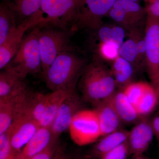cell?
Listing matches in <instances>:
<instances>
[{"mask_svg":"<svg viewBox=\"0 0 159 159\" xmlns=\"http://www.w3.org/2000/svg\"><path fill=\"white\" fill-rule=\"evenodd\" d=\"M119 56L130 62L136 71L142 70L139 62L137 46L134 40L130 37L124 41L119 50Z\"/></svg>","mask_w":159,"mask_h":159,"instance_id":"cell-27","label":"cell"},{"mask_svg":"<svg viewBox=\"0 0 159 159\" xmlns=\"http://www.w3.org/2000/svg\"><path fill=\"white\" fill-rule=\"evenodd\" d=\"M98 116L102 137L121 129L122 123L110 98L94 105Z\"/></svg>","mask_w":159,"mask_h":159,"instance_id":"cell-15","label":"cell"},{"mask_svg":"<svg viewBox=\"0 0 159 159\" xmlns=\"http://www.w3.org/2000/svg\"><path fill=\"white\" fill-rule=\"evenodd\" d=\"M151 122L154 134L159 142V112L154 117Z\"/></svg>","mask_w":159,"mask_h":159,"instance_id":"cell-34","label":"cell"},{"mask_svg":"<svg viewBox=\"0 0 159 159\" xmlns=\"http://www.w3.org/2000/svg\"><path fill=\"white\" fill-rule=\"evenodd\" d=\"M117 0H80L76 20L71 28L75 32L81 29L95 30L103 25Z\"/></svg>","mask_w":159,"mask_h":159,"instance_id":"cell-7","label":"cell"},{"mask_svg":"<svg viewBox=\"0 0 159 159\" xmlns=\"http://www.w3.org/2000/svg\"><path fill=\"white\" fill-rule=\"evenodd\" d=\"M129 1H132V2H135L140 3V2H141L143 0H129Z\"/></svg>","mask_w":159,"mask_h":159,"instance_id":"cell-37","label":"cell"},{"mask_svg":"<svg viewBox=\"0 0 159 159\" xmlns=\"http://www.w3.org/2000/svg\"><path fill=\"white\" fill-rule=\"evenodd\" d=\"M140 156H141V155L138 156L133 157V159H141V157H140Z\"/></svg>","mask_w":159,"mask_h":159,"instance_id":"cell-39","label":"cell"},{"mask_svg":"<svg viewBox=\"0 0 159 159\" xmlns=\"http://www.w3.org/2000/svg\"><path fill=\"white\" fill-rule=\"evenodd\" d=\"M159 95L155 88L149 84L135 108L140 118H144L152 112L157 105Z\"/></svg>","mask_w":159,"mask_h":159,"instance_id":"cell-25","label":"cell"},{"mask_svg":"<svg viewBox=\"0 0 159 159\" xmlns=\"http://www.w3.org/2000/svg\"><path fill=\"white\" fill-rule=\"evenodd\" d=\"M0 159H14L8 131L0 134Z\"/></svg>","mask_w":159,"mask_h":159,"instance_id":"cell-31","label":"cell"},{"mask_svg":"<svg viewBox=\"0 0 159 159\" xmlns=\"http://www.w3.org/2000/svg\"><path fill=\"white\" fill-rule=\"evenodd\" d=\"M16 100H0V134L7 131L14 120Z\"/></svg>","mask_w":159,"mask_h":159,"instance_id":"cell-26","label":"cell"},{"mask_svg":"<svg viewBox=\"0 0 159 159\" xmlns=\"http://www.w3.org/2000/svg\"><path fill=\"white\" fill-rule=\"evenodd\" d=\"M145 27H140L127 31L126 35L133 39L136 43L139 62L142 68L145 69L146 58V43Z\"/></svg>","mask_w":159,"mask_h":159,"instance_id":"cell-28","label":"cell"},{"mask_svg":"<svg viewBox=\"0 0 159 159\" xmlns=\"http://www.w3.org/2000/svg\"><path fill=\"white\" fill-rule=\"evenodd\" d=\"M76 89L52 91L47 94L45 111L40 126L51 127L63 102Z\"/></svg>","mask_w":159,"mask_h":159,"instance_id":"cell-20","label":"cell"},{"mask_svg":"<svg viewBox=\"0 0 159 159\" xmlns=\"http://www.w3.org/2000/svg\"><path fill=\"white\" fill-rule=\"evenodd\" d=\"M154 136L151 122L141 118L129 130L128 142L130 155H142L148 149Z\"/></svg>","mask_w":159,"mask_h":159,"instance_id":"cell-13","label":"cell"},{"mask_svg":"<svg viewBox=\"0 0 159 159\" xmlns=\"http://www.w3.org/2000/svg\"><path fill=\"white\" fill-rule=\"evenodd\" d=\"M110 99L122 123L128 124L136 123L141 119L135 107L122 90L116 91Z\"/></svg>","mask_w":159,"mask_h":159,"instance_id":"cell-18","label":"cell"},{"mask_svg":"<svg viewBox=\"0 0 159 159\" xmlns=\"http://www.w3.org/2000/svg\"><path fill=\"white\" fill-rule=\"evenodd\" d=\"M73 142L84 146L97 142L102 137L98 116L95 110H83L76 114L69 128Z\"/></svg>","mask_w":159,"mask_h":159,"instance_id":"cell-6","label":"cell"},{"mask_svg":"<svg viewBox=\"0 0 159 159\" xmlns=\"http://www.w3.org/2000/svg\"><path fill=\"white\" fill-rule=\"evenodd\" d=\"M130 155L127 141L107 152L100 159H127Z\"/></svg>","mask_w":159,"mask_h":159,"instance_id":"cell-30","label":"cell"},{"mask_svg":"<svg viewBox=\"0 0 159 159\" xmlns=\"http://www.w3.org/2000/svg\"><path fill=\"white\" fill-rule=\"evenodd\" d=\"M93 31L89 39V44L112 42L121 47L126 35V30L121 26L114 25H103Z\"/></svg>","mask_w":159,"mask_h":159,"instance_id":"cell-17","label":"cell"},{"mask_svg":"<svg viewBox=\"0 0 159 159\" xmlns=\"http://www.w3.org/2000/svg\"><path fill=\"white\" fill-rule=\"evenodd\" d=\"M79 2L80 0H43L38 11L41 19L38 26L71 29L76 20Z\"/></svg>","mask_w":159,"mask_h":159,"instance_id":"cell-5","label":"cell"},{"mask_svg":"<svg viewBox=\"0 0 159 159\" xmlns=\"http://www.w3.org/2000/svg\"><path fill=\"white\" fill-rule=\"evenodd\" d=\"M16 17L15 13L6 2L0 6V45L15 30Z\"/></svg>","mask_w":159,"mask_h":159,"instance_id":"cell-23","label":"cell"},{"mask_svg":"<svg viewBox=\"0 0 159 159\" xmlns=\"http://www.w3.org/2000/svg\"><path fill=\"white\" fill-rule=\"evenodd\" d=\"M25 78L11 69L0 74V100H14L29 90Z\"/></svg>","mask_w":159,"mask_h":159,"instance_id":"cell-14","label":"cell"},{"mask_svg":"<svg viewBox=\"0 0 159 159\" xmlns=\"http://www.w3.org/2000/svg\"><path fill=\"white\" fill-rule=\"evenodd\" d=\"M110 70L117 88L120 89L132 82L134 74L136 72L130 62L120 56L111 63Z\"/></svg>","mask_w":159,"mask_h":159,"instance_id":"cell-21","label":"cell"},{"mask_svg":"<svg viewBox=\"0 0 159 159\" xmlns=\"http://www.w3.org/2000/svg\"><path fill=\"white\" fill-rule=\"evenodd\" d=\"M87 64V60L74 51H65L58 55L42 77L52 91L76 89Z\"/></svg>","mask_w":159,"mask_h":159,"instance_id":"cell-2","label":"cell"},{"mask_svg":"<svg viewBox=\"0 0 159 159\" xmlns=\"http://www.w3.org/2000/svg\"><path fill=\"white\" fill-rule=\"evenodd\" d=\"M41 23L38 12L23 20L0 45V69L4 70L16 54L24 39L25 33Z\"/></svg>","mask_w":159,"mask_h":159,"instance_id":"cell-10","label":"cell"},{"mask_svg":"<svg viewBox=\"0 0 159 159\" xmlns=\"http://www.w3.org/2000/svg\"><path fill=\"white\" fill-rule=\"evenodd\" d=\"M155 89H156L157 92V93H158L159 95V83L158 84L157 86V87Z\"/></svg>","mask_w":159,"mask_h":159,"instance_id":"cell-38","label":"cell"},{"mask_svg":"<svg viewBox=\"0 0 159 159\" xmlns=\"http://www.w3.org/2000/svg\"><path fill=\"white\" fill-rule=\"evenodd\" d=\"M107 16L115 24L121 26L126 32L145 27L147 11L140 3L129 0H117L109 11Z\"/></svg>","mask_w":159,"mask_h":159,"instance_id":"cell-9","label":"cell"},{"mask_svg":"<svg viewBox=\"0 0 159 159\" xmlns=\"http://www.w3.org/2000/svg\"><path fill=\"white\" fill-rule=\"evenodd\" d=\"M54 138L50 127L40 126L15 159H27L44 150Z\"/></svg>","mask_w":159,"mask_h":159,"instance_id":"cell-16","label":"cell"},{"mask_svg":"<svg viewBox=\"0 0 159 159\" xmlns=\"http://www.w3.org/2000/svg\"><path fill=\"white\" fill-rule=\"evenodd\" d=\"M140 157H141V159H151L150 158H149L147 157L144 156V155H141V156H140Z\"/></svg>","mask_w":159,"mask_h":159,"instance_id":"cell-36","label":"cell"},{"mask_svg":"<svg viewBox=\"0 0 159 159\" xmlns=\"http://www.w3.org/2000/svg\"><path fill=\"white\" fill-rule=\"evenodd\" d=\"M145 34V70L151 84L156 89L159 83V17L147 13Z\"/></svg>","mask_w":159,"mask_h":159,"instance_id":"cell-8","label":"cell"},{"mask_svg":"<svg viewBox=\"0 0 159 159\" xmlns=\"http://www.w3.org/2000/svg\"><path fill=\"white\" fill-rule=\"evenodd\" d=\"M149 84L143 81L130 82L124 87L122 90L128 100L135 107L145 93Z\"/></svg>","mask_w":159,"mask_h":159,"instance_id":"cell-29","label":"cell"},{"mask_svg":"<svg viewBox=\"0 0 159 159\" xmlns=\"http://www.w3.org/2000/svg\"><path fill=\"white\" fill-rule=\"evenodd\" d=\"M58 139H54L44 150L27 159H52L59 145Z\"/></svg>","mask_w":159,"mask_h":159,"instance_id":"cell-32","label":"cell"},{"mask_svg":"<svg viewBox=\"0 0 159 159\" xmlns=\"http://www.w3.org/2000/svg\"><path fill=\"white\" fill-rule=\"evenodd\" d=\"M93 53V58L105 62H113L119 56L120 47L112 42L97 43L89 44Z\"/></svg>","mask_w":159,"mask_h":159,"instance_id":"cell-24","label":"cell"},{"mask_svg":"<svg viewBox=\"0 0 159 159\" xmlns=\"http://www.w3.org/2000/svg\"><path fill=\"white\" fill-rule=\"evenodd\" d=\"M39 30V26H36L24 38L17 52L6 68L11 69L25 78L30 74H42Z\"/></svg>","mask_w":159,"mask_h":159,"instance_id":"cell-4","label":"cell"},{"mask_svg":"<svg viewBox=\"0 0 159 159\" xmlns=\"http://www.w3.org/2000/svg\"><path fill=\"white\" fill-rule=\"evenodd\" d=\"M129 134V131L121 129L103 136L94 146L91 156L100 159L107 152L126 142Z\"/></svg>","mask_w":159,"mask_h":159,"instance_id":"cell-19","label":"cell"},{"mask_svg":"<svg viewBox=\"0 0 159 159\" xmlns=\"http://www.w3.org/2000/svg\"><path fill=\"white\" fill-rule=\"evenodd\" d=\"M39 27V36L42 75L59 54L65 51H74L70 40L74 32L71 29L55 26Z\"/></svg>","mask_w":159,"mask_h":159,"instance_id":"cell-3","label":"cell"},{"mask_svg":"<svg viewBox=\"0 0 159 159\" xmlns=\"http://www.w3.org/2000/svg\"><path fill=\"white\" fill-rule=\"evenodd\" d=\"M40 127L39 124L28 115L16 112L13 122L7 130L14 159Z\"/></svg>","mask_w":159,"mask_h":159,"instance_id":"cell-11","label":"cell"},{"mask_svg":"<svg viewBox=\"0 0 159 159\" xmlns=\"http://www.w3.org/2000/svg\"><path fill=\"white\" fill-rule=\"evenodd\" d=\"M147 13L159 17V0H143Z\"/></svg>","mask_w":159,"mask_h":159,"instance_id":"cell-33","label":"cell"},{"mask_svg":"<svg viewBox=\"0 0 159 159\" xmlns=\"http://www.w3.org/2000/svg\"><path fill=\"white\" fill-rule=\"evenodd\" d=\"M52 159H70V158L66 153L63 150L62 147L59 145Z\"/></svg>","mask_w":159,"mask_h":159,"instance_id":"cell-35","label":"cell"},{"mask_svg":"<svg viewBox=\"0 0 159 159\" xmlns=\"http://www.w3.org/2000/svg\"><path fill=\"white\" fill-rule=\"evenodd\" d=\"M78 85L83 100L93 105L110 98L117 88L110 69L95 58L86 66Z\"/></svg>","mask_w":159,"mask_h":159,"instance_id":"cell-1","label":"cell"},{"mask_svg":"<svg viewBox=\"0 0 159 159\" xmlns=\"http://www.w3.org/2000/svg\"><path fill=\"white\" fill-rule=\"evenodd\" d=\"M83 100L75 90L63 102L50 127L54 138L59 139L62 133L69 129L74 116L82 110Z\"/></svg>","mask_w":159,"mask_h":159,"instance_id":"cell-12","label":"cell"},{"mask_svg":"<svg viewBox=\"0 0 159 159\" xmlns=\"http://www.w3.org/2000/svg\"><path fill=\"white\" fill-rule=\"evenodd\" d=\"M43 0H7L6 1L15 13L16 19L23 20L39 11Z\"/></svg>","mask_w":159,"mask_h":159,"instance_id":"cell-22","label":"cell"}]
</instances>
